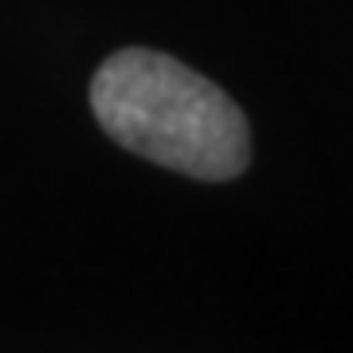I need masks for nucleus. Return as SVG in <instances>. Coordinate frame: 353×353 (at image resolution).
Returning a JSON list of instances; mask_svg holds the SVG:
<instances>
[{"instance_id":"obj_1","label":"nucleus","mask_w":353,"mask_h":353,"mask_svg":"<svg viewBox=\"0 0 353 353\" xmlns=\"http://www.w3.org/2000/svg\"><path fill=\"white\" fill-rule=\"evenodd\" d=\"M90 110L122 150L196 181H232L252 161L243 110L165 51H114L90 79Z\"/></svg>"}]
</instances>
